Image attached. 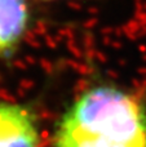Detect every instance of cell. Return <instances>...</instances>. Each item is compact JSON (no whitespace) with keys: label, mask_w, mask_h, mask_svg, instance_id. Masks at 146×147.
Listing matches in <instances>:
<instances>
[{"label":"cell","mask_w":146,"mask_h":147,"mask_svg":"<svg viewBox=\"0 0 146 147\" xmlns=\"http://www.w3.org/2000/svg\"><path fill=\"white\" fill-rule=\"evenodd\" d=\"M52 147H146L145 103L118 86H92L59 117Z\"/></svg>","instance_id":"cell-1"},{"label":"cell","mask_w":146,"mask_h":147,"mask_svg":"<svg viewBox=\"0 0 146 147\" xmlns=\"http://www.w3.org/2000/svg\"><path fill=\"white\" fill-rule=\"evenodd\" d=\"M40 129L28 107L0 99V147H40Z\"/></svg>","instance_id":"cell-2"},{"label":"cell","mask_w":146,"mask_h":147,"mask_svg":"<svg viewBox=\"0 0 146 147\" xmlns=\"http://www.w3.org/2000/svg\"><path fill=\"white\" fill-rule=\"evenodd\" d=\"M27 23L26 0H0V53L8 52L21 40Z\"/></svg>","instance_id":"cell-3"}]
</instances>
